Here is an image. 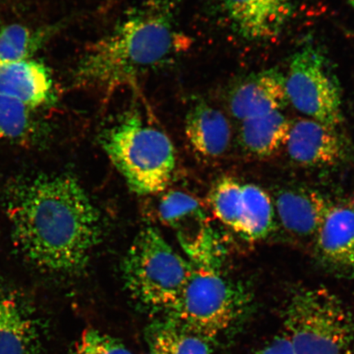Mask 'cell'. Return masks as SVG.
Returning <instances> with one entry per match:
<instances>
[{
	"label": "cell",
	"mask_w": 354,
	"mask_h": 354,
	"mask_svg": "<svg viewBox=\"0 0 354 354\" xmlns=\"http://www.w3.org/2000/svg\"><path fill=\"white\" fill-rule=\"evenodd\" d=\"M185 131L192 148L207 158H216L227 153L232 140V127L221 111L199 100L188 111Z\"/></svg>",
	"instance_id": "14"
},
{
	"label": "cell",
	"mask_w": 354,
	"mask_h": 354,
	"mask_svg": "<svg viewBox=\"0 0 354 354\" xmlns=\"http://www.w3.org/2000/svg\"><path fill=\"white\" fill-rule=\"evenodd\" d=\"M212 342L174 320L155 326L150 348L156 354H214Z\"/></svg>",
	"instance_id": "20"
},
{
	"label": "cell",
	"mask_w": 354,
	"mask_h": 354,
	"mask_svg": "<svg viewBox=\"0 0 354 354\" xmlns=\"http://www.w3.org/2000/svg\"><path fill=\"white\" fill-rule=\"evenodd\" d=\"M282 111L241 121L239 138L243 150L252 156L269 158L285 146L291 122Z\"/></svg>",
	"instance_id": "17"
},
{
	"label": "cell",
	"mask_w": 354,
	"mask_h": 354,
	"mask_svg": "<svg viewBox=\"0 0 354 354\" xmlns=\"http://www.w3.org/2000/svg\"><path fill=\"white\" fill-rule=\"evenodd\" d=\"M192 264L172 249L151 227L137 234L122 263V277L141 306L166 314L178 299Z\"/></svg>",
	"instance_id": "6"
},
{
	"label": "cell",
	"mask_w": 354,
	"mask_h": 354,
	"mask_svg": "<svg viewBox=\"0 0 354 354\" xmlns=\"http://www.w3.org/2000/svg\"><path fill=\"white\" fill-rule=\"evenodd\" d=\"M55 26L33 30L21 24H10L0 30V64L30 59Z\"/></svg>",
	"instance_id": "21"
},
{
	"label": "cell",
	"mask_w": 354,
	"mask_h": 354,
	"mask_svg": "<svg viewBox=\"0 0 354 354\" xmlns=\"http://www.w3.org/2000/svg\"><path fill=\"white\" fill-rule=\"evenodd\" d=\"M228 102L232 116L240 122L282 111L289 102L286 76L277 68L252 73L232 87Z\"/></svg>",
	"instance_id": "12"
},
{
	"label": "cell",
	"mask_w": 354,
	"mask_h": 354,
	"mask_svg": "<svg viewBox=\"0 0 354 354\" xmlns=\"http://www.w3.org/2000/svg\"><path fill=\"white\" fill-rule=\"evenodd\" d=\"M349 4L354 8V0H347Z\"/></svg>",
	"instance_id": "26"
},
{
	"label": "cell",
	"mask_w": 354,
	"mask_h": 354,
	"mask_svg": "<svg viewBox=\"0 0 354 354\" xmlns=\"http://www.w3.org/2000/svg\"><path fill=\"white\" fill-rule=\"evenodd\" d=\"M13 242L28 262L44 271L72 273L85 268L98 245V210L77 178L38 174L7 192Z\"/></svg>",
	"instance_id": "1"
},
{
	"label": "cell",
	"mask_w": 354,
	"mask_h": 354,
	"mask_svg": "<svg viewBox=\"0 0 354 354\" xmlns=\"http://www.w3.org/2000/svg\"><path fill=\"white\" fill-rule=\"evenodd\" d=\"M286 86L288 100L300 113L340 129L344 123L342 88L330 61L319 48L308 43L295 53Z\"/></svg>",
	"instance_id": "7"
},
{
	"label": "cell",
	"mask_w": 354,
	"mask_h": 354,
	"mask_svg": "<svg viewBox=\"0 0 354 354\" xmlns=\"http://www.w3.org/2000/svg\"><path fill=\"white\" fill-rule=\"evenodd\" d=\"M41 330L35 317L13 295H0V354H39Z\"/></svg>",
	"instance_id": "16"
},
{
	"label": "cell",
	"mask_w": 354,
	"mask_h": 354,
	"mask_svg": "<svg viewBox=\"0 0 354 354\" xmlns=\"http://www.w3.org/2000/svg\"><path fill=\"white\" fill-rule=\"evenodd\" d=\"M53 92L51 74L39 62L26 59L0 64V94L37 109L53 99Z\"/></svg>",
	"instance_id": "15"
},
{
	"label": "cell",
	"mask_w": 354,
	"mask_h": 354,
	"mask_svg": "<svg viewBox=\"0 0 354 354\" xmlns=\"http://www.w3.org/2000/svg\"><path fill=\"white\" fill-rule=\"evenodd\" d=\"M242 224L243 237L253 241L268 237L275 227L272 199L258 185H242Z\"/></svg>",
	"instance_id": "19"
},
{
	"label": "cell",
	"mask_w": 354,
	"mask_h": 354,
	"mask_svg": "<svg viewBox=\"0 0 354 354\" xmlns=\"http://www.w3.org/2000/svg\"><path fill=\"white\" fill-rule=\"evenodd\" d=\"M254 354H296V353L289 339L282 332V334L275 336Z\"/></svg>",
	"instance_id": "24"
},
{
	"label": "cell",
	"mask_w": 354,
	"mask_h": 354,
	"mask_svg": "<svg viewBox=\"0 0 354 354\" xmlns=\"http://www.w3.org/2000/svg\"><path fill=\"white\" fill-rule=\"evenodd\" d=\"M71 354H133L116 338L95 328L83 331Z\"/></svg>",
	"instance_id": "23"
},
{
	"label": "cell",
	"mask_w": 354,
	"mask_h": 354,
	"mask_svg": "<svg viewBox=\"0 0 354 354\" xmlns=\"http://www.w3.org/2000/svg\"><path fill=\"white\" fill-rule=\"evenodd\" d=\"M100 143L131 192L149 196L169 184L176 166L174 144L138 108L114 119L101 131Z\"/></svg>",
	"instance_id": "3"
},
{
	"label": "cell",
	"mask_w": 354,
	"mask_h": 354,
	"mask_svg": "<svg viewBox=\"0 0 354 354\" xmlns=\"http://www.w3.org/2000/svg\"><path fill=\"white\" fill-rule=\"evenodd\" d=\"M147 7L152 8L171 7V0H148Z\"/></svg>",
	"instance_id": "25"
},
{
	"label": "cell",
	"mask_w": 354,
	"mask_h": 354,
	"mask_svg": "<svg viewBox=\"0 0 354 354\" xmlns=\"http://www.w3.org/2000/svg\"><path fill=\"white\" fill-rule=\"evenodd\" d=\"M272 201L283 228L301 239H315L334 205L317 190L301 187H282Z\"/></svg>",
	"instance_id": "13"
},
{
	"label": "cell",
	"mask_w": 354,
	"mask_h": 354,
	"mask_svg": "<svg viewBox=\"0 0 354 354\" xmlns=\"http://www.w3.org/2000/svg\"><path fill=\"white\" fill-rule=\"evenodd\" d=\"M285 146L290 160L306 167L342 165L352 152L339 129L309 118L291 122Z\"/></svg>",
	"instance_id": "9"
},
{
	"label": "cell",
	"mask_w": 354,
	"mask_h": 354,
	"mask_svg": "<svg viewBox=\"0 0 354 354\" xmlns=\"http://www.w3.org/2000/svg\"><path fill=\"white\" fill-rule=\"evenodd\" d=\"M184 43L171 7H147L87 48L73 70V85L111 92L169 64Z\"/></svg>",
	"instance_id": "2"
},
{
	"label": "cell",
	"mask_w": 354,
	"mask_h": 354,
	"mask_svg": "<svg viewBox=\"0 0 354 354\" xmlns=\"http://www.w3.org/2000/svg\"><path fill=\"white\" fill-rule=\"evenodd\" d=\"M158 215L176 232L190 263L219 267V243L196 198L178 190L167 192L159 203Z\"/></svg>",
	"instance_id": "8"
},
{
	"label": "cell",
	"mask_w": 354,
	"mask_h": 354,
	"mask_svg": "<svg viewBox=\"0 0 354 354\" xmlns=\"http://www.w3.org/2000/svg\"><path fill=\"white\" fill-rule=\"evenodd\" d=\"M314 240L322 265L354 277V198L334 203Z\"/></svg>",
	"instance_id": "11"
},
{
	"label": "cell",
	"mask_w": 354,
	"mask_h": 354,
	"mask_svg": "<svg viewBox=\"0 0 354 354\" xmlns=\"http://www.w3.org/2000/svg\"><path fill=\"white\" fill-rule=\"evenodd\" d=\"M146 354H156L153 352V349L151 348H149V351Z\"/></svg>",
	"instance_id": "27"
},
{
	"label": "cell",
	"mask_w": 354,
	"mask_h": 354,
	"mask_svg": "<svg viewBox=\"0 0 354 354\" xmlns=\"http://www.w3.org/2000/svg\"><path fill=\"white\" fill-rule=\"evenodd\" d=\"M251 304L250 290L223 275L219 267L192 264L187 281L167 315L212 342L236 328L249 315Z\"/></svg>",
	"instance_id": "5"
},
{
	"label": "cell",
	"mask_w": 354,
	"mask_h": 354,
	"mask_svg": "<svg viewBox=\"0 0 354 354\" xmlns=\"http://www.w3.org/2000/svg\"><path fill=\"white\" fill-rule=\"evenodd\" d=\"M35 110L19 100L0 94V140L26 147L43 142L48 128Z\"/></svg>",
	"instance_id": "18"
},
{
	"label": "cell",
	"mask_w": 354,
	"mask_h": 354,
	"mask_svg": "<svg viewBox=\"0 0 354 354\" xmlns=\"http://www.w3.org/2000/svg\"><path fill=\"white\" fill-rule=\"evenodd\" d=\"M282 320L296 354H354L353 314L326 288L292 290Z\"/></svg>",
	"instance_id": "4"
},
{
	"label": "cell",
	"mask_w": 354,
	"mask_h": 354,
	"mask_svg": "<svg viewBox=\"0 0 354 354\" xmlns=\"http://www.w3.org/2000/svg\"><path fill=\"white\" fill-rule=\"evenodd\" d=\"M236 34L249 41L277 37L289 22L294 0H219Z\"/></svg>",
	"instance_id": "10"
},
{
	"label": "cell",
	"mask_w": 354,
	"mask_h": 354,
	"mask_svg": "<svg viewBox=\"0 0 354 354\" xmlns=\"http://www.w3.org/2000/svg\"><path fill=\"white\" fill-rule=\"evenodd\" d=\"M242 185L232 177H223L212 188L209 205L216 218L243 236Z\"/></svg>",
	"instance_id": "22"
}]
</instances>
